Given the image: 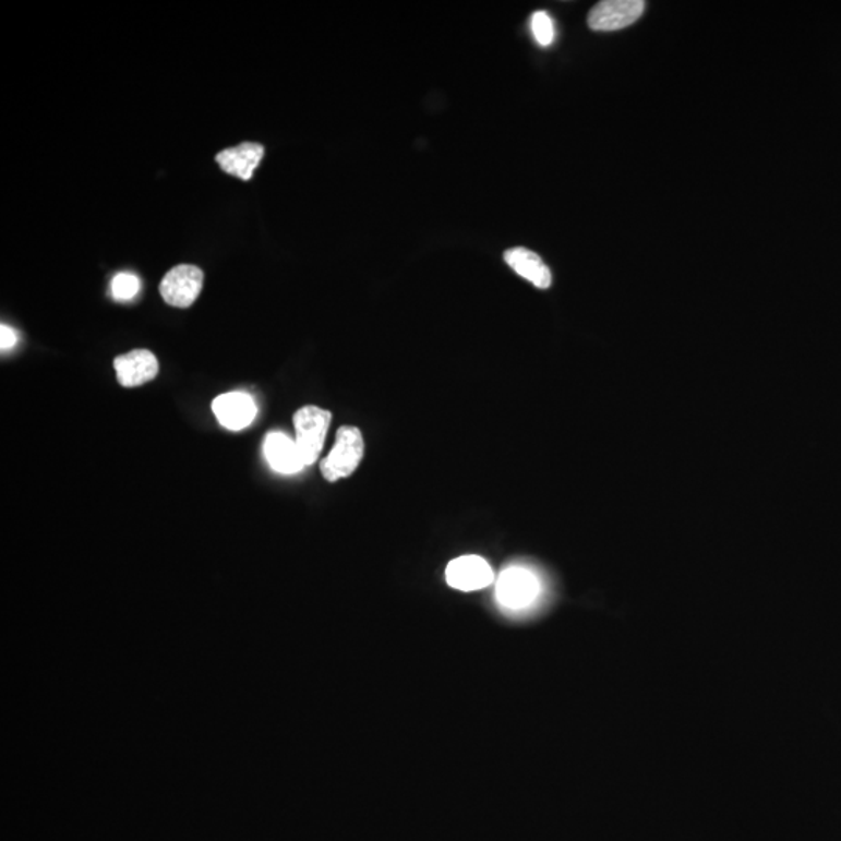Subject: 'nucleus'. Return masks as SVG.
Wrapping results in <instances>:
<instances>
[{
    "mask_svg": "<svg viewBox=\"0 0 841 841\" xmlns=\"http://www.w3.org/2000/svg\"><path fill=\"white\" fill-rule=\"evenodd\" d=\"M363 450H365V442L360 429L352 425L338 429L333 450L320 464L324 479L334 483L355 474L362 461Z\"/></svg>",
    "mask_w": 841,
    "mask_h": 841,
    "instance_id": "nucleus-1",
    "label": "nucleus"
},
{
    "mask_svg": "<svg viewBox=\"0 0 841 841\" xmlns=\"http://www.w3.org/2000/svg\"><path fill=\"white\" fill-rule=\"evenodd\" d=\"M331 421H333V413L322 407L304 406L295 413L293 424L297 431L295 444L305 466H312L319 460Z\"/></svg>",
    "mask_w": 841,
    "mask_h": 841,
    "instance_id": "nucleus-2",
    "label": "nucleus"
},
{
    "mask_svg": "<svg viewBox=\"0 0 841 841\" xmlns=\"http://www.w3.org/2000/svg\"><path fill=\"white\" fill-rule=\"evenodd\" d=\"M496 596L509 610H526L540 599V578L526 567H508L498 577Z\"/></svg>",
    "mask_w": 841,
    "mask_h": 841,
    "instance_id": "nucleus-3",
    "label": "nucleus"
},
{
    "mask_svg": "<svg viewBox=\"0 0 841 841\" xmlns=\"http://www.w3.org/2000/svg\"><path fill=\"white\" fill-rule=\"evenodd\" d=\"M203 280L205 275L202 268L188 264L177 265L164 276L159 291L167 304L181 309L191 308L202 293Z\"/></svg>",
    "mask_w": 841,
    "mask_h": 841,
    "instance_id": "nucleus-4",
    "label": "nucleus"
},
{
    "mask_svg": "<svg viewBox=\"0 0 841 841\" xmlns=\"http://www.w3.org/2000/svg\"><path fill=\"white\" fill-rule=\"evenodd\" d=\"M644 11V0H604L593 7L588 16V24L596 32L621 31L635 24Z\"/></svg>",
    "mask_w": 841,
    "mask_h": 841,
    "instance_id": "nucleus-5",
    "label": "nucleus"
},
{
    "mask_svg": "<svg viewBox=\"0 0 841 841\" xmlns=\"http://www.w3.org/2000/svg\"><path fill=\"white\" fill-rule=\"evenodd\" d=\"M446 581L458 591H479L494 581V572L485 560L476 555L460 556L450 561L446 569Z\"/></svg>",
    "mask_w": 841,
    "mask_h": 841,
    "instance_id": "nucleus-6",
    "label": "nucleus"
},
{
    "mask_svg": "<svg viewBox=\"0 0 841 841\" xmlns=\"http://www.w3.org/2000/svg\"><path fill=\"white\" fill-rule=\"evenodd\" d=\"M115 370L122 387H141L158 376L159 362L148 349H134L127 355L116 357Z\"/></svg>",
    "mask_w": 841,
    "mask_h": 841,
    "instance_id": "nucleus-7",
    "label": "nucleus"
},
{
    "mask_svg": "<svg viewBox=\"0 0 841 841\" xmlns=\"http://www.w3.org/2000/svg\"><path fill=\"white\" fill-rule=\"evenodd\" d=\"M213 411L220 425L235 432L249 428L257 413L256 404L251 396L239 392L225 393L214 399Z\"/></svg>",
    "mask_w": 841,
    "mask_h": 841,
    "instance_id": "nucleus-8",
    "label": "nucleus"
},
{
    "mask_svg": "<svg viewBox=\"0 0 841 841\" xmlns=\"http://www.w3.org/2000/svg\"><path fill=\"white\" fill-rule=\"evenodd\" d=\"M264 147L256 142H242L238 147L218 153L216 161L224 172L249 181L264 158Z\"/></svg>",
    "mask_w": 841,
    "mask_h": 841,
    "instance_id": "nucleus-9",
    "label": "nucleus"
},
{
    "mask_svg": "<svg viewBox=\"0 0 841 841\" xmlns=\"http://www.w3.org/2000/svg\"><path fill=\"white\" fill-rule=\"evenodd\" d=\"M264 453L268 464L280 474H295L305 466L297 444L280 432L268 433L264 443Z\"/></svg>",
    "mask_w": 841,
    "mask_h": 841,
    "instance_id": "nucleus-10",
    "label": "nucleus"
},
{
    "mask_svg": "<svg viewBox=\"0 0 841 841\" xmlns=\"http://www.w3.org/2000/svg\"><path fill=\"white\" fill-rule=\"evenodd\" d=\"M504 260L513 271L538 289H549L552 286L551 271L533 251L516 247V249L505 251Z\"/></svg>",
    "mask_w": 841,
    "mask_h": 841,
    "instance_id": "nucleus-11",
    "label": "nucleus"
},
{
    "mask_svg": "<svg viewBox=\"0 0 841 841\" xmlns=\"http://www.w3.org/2000/svg\"><path fill=\"white\" fill-rule=\"evenodd\" d=\"M531 33L542 47L551 46L555 41V24L548 11H534L531 14Z\"/></svg>",
    "mask_w": 841,
    "mask_h": 841,
    "instance_id": "nucleus-12",
    "label": "nucleus"
},
{
    "mask_svg": "<svg viewBox=\"0 0 841 841\" xmlns=\"http://www.w3.org/2000/svg\"><path fill=\"white\" fill-rule=\"evenodd\" d=\"M141 280L134 273L122 272L118 273L112 279L111 291L112 297L118 301H130L140 293Z\"/></svg>",
    "mask_w": 841,
    "mask_h": 841,
    "instance_id": "nucleus-13",
    "label": "nucleus"
},
{
    "mask_svg": "<svg viewBox=\"0 0 841 841\" xmlns=\"http://www.w3.org/2000/svg\"><path fill=\"white\" fill-rule=\"evenodd\" d=\"M16 344V333H14L10 326H7V324H2V326H0V348H2V351H9V349L13 348Z\"/></svg>",
    "mask_w": 841,
    "mask_h": 841,
    "instance_id": "nucleus-14",
    "label": "nucleus"
}]
</instances>
